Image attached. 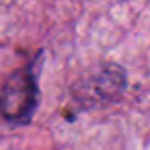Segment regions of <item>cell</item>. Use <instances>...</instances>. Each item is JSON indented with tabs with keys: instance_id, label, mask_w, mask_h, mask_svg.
I'll return each mask as SVG.
<instances>
[{
	"instance_id": "1",
	"label": "cell",
	"mask_w": 150,
	"mask_h": 150,
	"mask_svg": "<svg viewBox=\"0 0 150 150\" xmlns=\"http://www.w3.org/2000/svg\"><path fill=\"white\" fill-rule=\"evenodd\" d=\"M39 60L41 53L30 64L13 71L0 87V115L9 124L27 125L39 106Z\"/></svg>"
},
{
	"instance_id": "2",
	"label": "cell",
	"mask_w": 150,
	"mask_h": 150,
	"mask_svg": "<svg viewBox=\"0 0 150 150\" xmlns=\"http://www.w3.org/2000/svg\"><path fill=\"white\" fill-rule=\"evenodd\" d=\"M125 88V71L118 64H103L74 85V99L81 106L113 103Z\"/></svg>"
}]
</instances>
